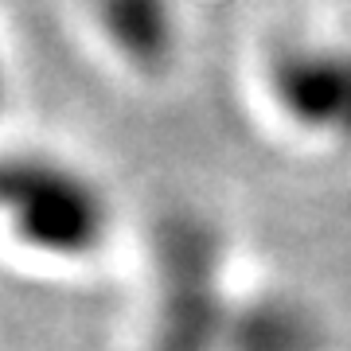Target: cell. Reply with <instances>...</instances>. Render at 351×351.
I'll list each match as a JSON object with an SVG mask.
<instances>
[{
	"instance_id": "3957f363",
	"label": "cell",
	"mask_w": 351,
	"mask_h": 351,
	"mask_svg": "<svg viewBox=\"0 0 351 351\" xmlns=\"http://www.w3.org/2000/svg\"><path fill=\"white\" fill-rule=\"evenodd\" d=\"M254 94L289 141L351 156V36L265 39L254 59Z\"/></svg>"
},
{
	"instance_id": "6da1fadb",
	"label": "cell",
	"mask_w": 351,
	"mask_h": 351,
	"mask_svg": "<svg viewBox=\"0 0 351 351\" xmlns=\"http://www.w3.org/2000/svg\"><path fill=\"white\" fill-rule=\"evenodd\" d=\"M117 199L86 160L27 141L0 160V230L20 262L51 274H82L117 242Z\"/></svg>"
},
{
	"instance_id": "7a4b0ae2",
	"label": "cell",
	"mask_w": 351,
	"mask_h": 351,
	"mask_svg": "<svg viewBox=\"0 0 351 351\" xmlns=\"http://www.w3.org/2000/svg\"><path fill=\"white\" fill-rule=\"evenodd\" d=\"M234 293L223 226L199 207H168L149 234V293L137 351H223Z\"/></svg>"
},
{
	"instance_id": "277c9868",
	"label": "cell",
	"mask_w": 351,
	"mask_h": 351,
	"mask_svg": "<svg viewBox=\"0 0 351 351\" xmlns=\"http://www.w3.org/2000/svg\"><path fill=\"white\" fill-rule=\"evenodd\" d=\"M94 47L133 82L156 86L184 59L180 0H78Z\"/></svg>"
},
{
	"instance_id": "5b68a950",
	"label": "cell",
	"mask_w": 351,
	"mask_h": 351,
	"mask_svg": "<svg viewBox=\"0 0 351 351\" xmlns=\"http://www.w3.org/2000/svg\"><path fill=\"white\" fill-rule=\"evenodd\" d=\"M332 332L308 297L285 285H239L223 351H328Z\"/></svg>"
}]
</instances>
